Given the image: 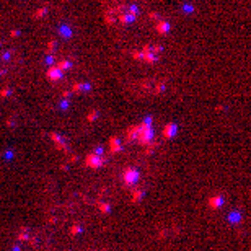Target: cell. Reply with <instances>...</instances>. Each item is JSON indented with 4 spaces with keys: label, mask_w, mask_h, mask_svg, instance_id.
Segmentation results:
<instances>
[{
    "label": "cell",
    "mask_w": 251,
    "mask_h": 251,
    "mask_svg": "<svg viewBox=\"0 0 251 251\" xmlns=\"http://www.w3.org/2000/svg\"><path fill=\"white\" fill-rule=\"evenodd\" d=\"M149 122H150V121H147L145 124H140V126H139L137 139H139V142H140L142 145H147L150 140L153 139V131H152V127H150Z\"/></svg>",
    "instance_id": "obj_1"
},
{
    "label": "cell",
    "mask_w": 251,
    "mask_h": 251,
    "mask_svg": "<svg viewBox=\"0 0 251 251\" xmlns=\"http://www.w3.org/2000/svg\"><path fill=\"white\" fill-rule=\"evenodd\" d=\"M139 178H140V173L137 171L135 168H126L124 173H122V181H124L126 186L135 184L137 181H139Z\"/></svg>",
    "instance_id": "obj_2"
},
{
    "label": "cell",
    "mask_w": 251,
    "mask_h": 251,
    "mask_svg": "<svg viewBox=\"0 0 251 251\" xmlns=\"http://www.w3.org/2000/svg\"><path fill=\"white\" fill-rule=\"evenodd\" d=\"M103 163H105V160H103V158H99L98 155H88V157H87V167L93 168V170L99 168Z\"/></svg>",
    "instance_id": "obj_3"
},
{
    "label": "cell",
    "mask_w": 251,
    "mask_h": 251,
    "mask_svg": "<svg viewBox=\"0 0 251 251\" xmlns=\"http://www.w3.org/2000/svg\"><path fill=\"white\" fill-rule=\"evenodd\" d=\"M47 77H49L51 80H60L62 78V70H59L57 67H52V69H49L47 70Z\"/></svg>",
    "instance_id": "obj_4"
},
{
    "label": "cell",
    "mask_w": 251,
    "mask_h": 251,
    "mask_svg": "<svg viewBox=\"0 0 251 251\" xmlns=\"http://www.w3.org/2000/svg\"><path fill=\"white\" fill-rule=\"evenodd\" d=\"M176 124H173V122H170V124L165 126V129H163V135L167 137V139H170V137H173L174 135V132H176Z\"/></svg>",
    "instance_id": "obj_5"
},
{
    "label": "cell",
    "mask_w": 251,
    "mask_h": 251,
    "mask_svg": "<svg viewBox=\"0 0 251 251\" xmlns=\"http://www.w3.org/2000/svg\"><path fill=\"white\" fill-rule=\"evenodd\" d=\"M109 145H111V152L113 153L121 152V149H122V145H121V142H119L117 137H111V139H109Z\"/></svg>",
    "instance_id": "obj_6"
},
{
    "label": "cell",
    "mask_w": 251,
    "mask_h": 251,
    "mask_svg": "<svg viewBox=\"0 0 251 251\" xmlns=\"http://www.w3.org/2000/svg\"><path fill=\"white\" fill-rule=\"evenodd\" d=\"M155 30H157L158 34H167V33L170 31V25L168 23H165V21H160L157 26H155Z\"/></svg>",
    "instance_id": "obj_7"
},
{
    "label": "cell",
    "mask_w": 251,
    "mask_h": 251,
    "mask_svg": "<svg viewBox=\"0 0 251 251\" xmlns=\"http://www.w3.org/2000/svg\"><path fill=\"white\" fill-rule=\"evenodd\" d=\"M142 59H144L147 64H153L155 60H157V56H153V51L152 52L149 51V52H142Z\"/></svg>",
    "instance_id": "obj_8"
},
{
    "label": "cell",
    "mask_w": 251,
    "mask_h": 251,
    "mask_svg": "<svg viewBox=\"0 0 251 251\" xmlns=\"http://www.w3.org/2000/svg\"><path fill=\"white\" fill-rule=\"evenodd\" d=\"M209 206L212 207V209H217L219 206H222V197L220 196H214V199H210V201H209Z\"/></svg>",
    "instance_id": "obj_9"
},
{
    "label": "cell",
    "mask_w": 251,
    "mask_h": 251,
    "mask_svg": "<svg viewBox=\"0 0 251 251\" xmlns=\"http://www.w3.org/2000/svg\"><path fill=\"white\" fill-rule=\"evenodd\" d=\"M137 132H139V126H134L132 129H129V134H127V140H134L137 137Z\"/></svg>",
    "instance_id": "obj_10"
},
{
    "label": "cell",
    "mask_w": 251,
    "mask_h": 251,
    "mask_svg": "<svg viewBox=\"0 0 251 251\" xmlns=\"http://www.w3.org/2000/svg\"><path fill=\"white\" fill-rule=\"evenodd\" d=\"M70 67H72V64H70L69 60H60V62L57 64V69L62 70V72H64V70H67V69H70Z\"/></svg>",
    "instance_id": "obj_11"
},
{
    "label": "cell",
    "mask_w": 251,
    "mask_h": 251,
    "mask_svg": "<svg viewBox=\"0 0 251 251\" xmlns=\"http://www.w3.org/2000/svg\"><path fill=\"white\" fill-rule=\"evenodd\" d=\"M44 13H46V8H41V10H38V12L34 13V18H41Z\"/></svg>",
    "instance_id": "obj_12"
},
{
    "label": "cell",
    "mask_w": 251,
    "mask_h": 251,
    "mask_svg": "<svg viewBox=\"0 0 251 251\" xmlns=\"http://www.w3.org/2000/svg\"><path fill=\"white\" fill-rule=\"evenodd\" d=\"M139 199H142V192H135V194H134V199H132V201L137 202Z\"/></svg>",
    "instance_id": "obj_13"
},
{
    "label": "cell",
    "mask_w": 251,
    "mask_h": 251,
    "mask_svg": "<svg viewBox=\"0 0 251 251\" xmlns=\"http://www.w3.org/2000/svg\"><path fill=\"white\" fill-rule=\"evenodd\" d=\"M99 209H103V212H109V206L103 204V206H99Z\"/></svg>",
    "instance_id": "obj_14"
},
{
    "label": "cell",
    "mask_w": 251,
    "mask_h": 251,
    "mask_svg": "<svg viewBox=\"0 0 251 251\" xmlns=\"http://www.w3.org/2000/svg\"><path fill=\"white\" fill-rule=\"evenodd\" d=\"M95 117H96V111H93L91 114L88 116V121H95Z\"/></svg>",
    "instance_id": "obj_15"
},
{
    "label": "cell",
    "mask_w": 251,
    "mask_h": 251,
    "mask_svg": "<svg viewBox=\"0 0 251 251\" xmlns=\"http://www.w3.org/2000/svg\"><path fill=\"white\" fill-rule=\"evenodd\" d=\"M7 95H8V88H5V90L2 91V96H7Z\"/></svg>",
    "instance_id": "obj_16"
}]
</instances>
